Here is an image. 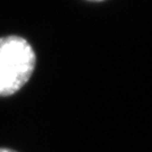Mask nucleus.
<instances>
[{
	"instance_id": "1",
	"label": "nucleus",
	"mask_w": 152,
	"mask_h": 152,
	"mask_svg": "<svg viewBox=\"0 0 152 152\" xmlns=\"http://www.w3.org/2000/svg\"><path fill=\"white\" fill-rule=\"evenodd\" d=\"M36 54L26 38L18 35L0 37V97L15 95L31 79Z\"/></svg>"
},
{
	"instance_id": "2",
	"label": "nucleus",
	"mask_w": 152,
	"mask_h": 152,
	"mask_svg": "<svg viewBox=\"0 0 152 152\" xmlns=\"http://www.w3.org/2000/svg\"><path fill=\"white\" fill-rule=\"evenodd\" d=\"M0 152H18L10 148H0Z\"/></svg>"
},
{
	"instance_id": "3",
	"label": "nucleus",
	"mask_w": 152,
	"mask_h": 152,
	"mask_svg": "<svg viewBox=\"0 0 152 152\" xmlns=\"http://www.w3.org/2000/svg\"><path fill=\"white\" fill-rule=\"evenodd\" d=\"M88 1H104V0H88Z\"/></svg>"
}]
</instances>
